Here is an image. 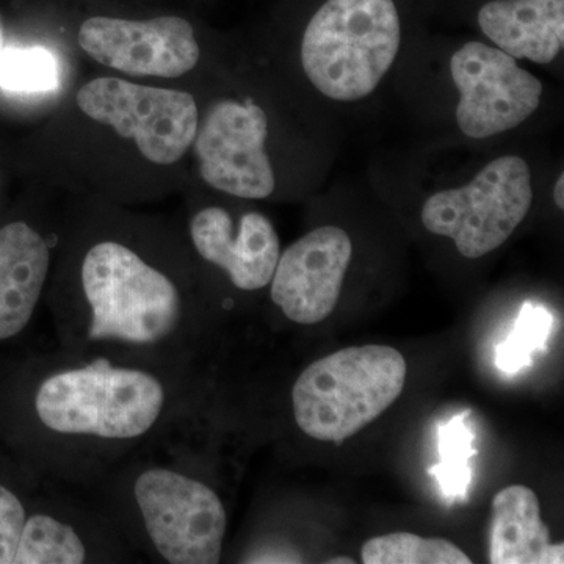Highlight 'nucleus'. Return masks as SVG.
Here are the masks:
<instances>
[{"instance_id": "obj_12", "label": "nucleus", "mask_w": 564, "mask_h": 564, "mask_svg": "<svg viewBox=\"0 0 564 564\" xmlns=\"http://www.w3.org/2000/svg\"><path fill=\"white\" fill-rule=\"evenodd\" d=\"M352 245L336 226H323L281 252L270 300L288 321L315 325L332 315L350 265Z\"/></svg>"}, {"instance_id": "obj_21", "label": "nucleus", "mask_w": 564, "mask_h": 564, "mask_svg": "<svg viewBox=\"0 0 564 564\" xmlns=\"http://www.w3.org/2000/svg\"><path fill=\"white\" fill-rule=\"evenodd\" d=\"M554 199L560 209H564V176L560 174L554 188Z\"/></svg>"}, {"instance_id": "obj_15", "label": "nucleus", "mask_w": 564, "mask_h": 564, "mask_svg": "<svg viewBox=\"0 0 564 564\" xmlns=\"http://www.w3.org/2000/svg\"><path fill=\"white\" fill-rule=\"evenodd\" d=\"M478 24L505 54L547 65L564 46V0H492Z\"/></svg>"}, {"instance_id": "obj_4", "label": "nucleus", "mask_w": 564, "mask_h": 564, "mask_svg": "<svg viewBox=\"0 0 564 564\" xmlns=\"http://www.w3.org/2000/svg\"><path fill=\"white\" fill-rule=\"evenodd\" d=\"M70 117L96 137H109L140 165L166 170L191 154L199 122L192 93L104 74L84 82L70 99Z\"/></svg>"}, {"instance_id": "obj_10", "label": "nucleus", "mask_w": 564, "mask_h": 564, "mask_svg": "<svg viewBox=\"0 0 564 564\" xmlns=\"http://www.w3.org/2000/svg\"><path fill=\"white\" fill-rule=\"evenodd\" d=\"M77 44L93 62L128 79H182L203 55L192 22L181 17H91L79 25Z\"/></svg>"}, {"instance_id": "obj_2", "label": "nucleus", "mask_w": 564, "mask_h": 564, "mask_svg": "<svg viewBox=\"0 0 564 564\" xmlns=\"http://www.w3.org/2000/svg\"><path fill=\"white\" fill-rule=\"evenodd\" d=\"M25 383L32 469L63 486L91 488L196 403L193 370L63 350L40 359Z\"/></svg>"}, {"instance_id": "obj_20", "label": "nucleus", "mask_w": 564, "mask_h": 564, "mask_svg": "<svg viewBox=\"0 0 564 564\" xmlns=\"http://www.w3.org/2000/svg\"><path fill=\"white\" fill-rule=\"evenodd\" d=\"M473 440V432L458 415L441 426V463L432 467L430 474L440 480L441 488L447 497L458 499L466 496L473 477L469 467L470 456L475 454Z\"/></svg>"}, {"instance_id": "obj_13", "label": "nucleus", "mask_w": 564, "mask_h": 564, "mask_svg": "<svg viewBox=\"0 0 564 564\" xmlns=\"http://www.w3.org/2000/svg\"><path fill=\"white\" fill-rule=\"evenodd\" d=\"M187 237L193 254L225 273L237 291L259 292L272 282L281 242L261 212H247L234 220L225 207H199L188 217Z\"/></svg>"}, {"instance_id": "obj_9", "label": "nucleus", "mask_w": 564, "mask_h": 564, "mask_svg": "<svg viewBox=\"0 0 564 564\" xmlns=\"http://www.w3.org/2000/svg\"><path fill=\"white\" fill-rule=\"evenodd\" d=\"M267 140L269 118L259 104L220 99L199 113L191 152L207 187L240 199H265L276 188Z\"/></svg>"}, {"instance_id": "obj_11", "label": "nucleus", "mask_w": 564, "mask_h": 564, "mask_svg": "<svg viewBox=\"0 0 564 564\" xmlns=\"http://www.w3.org/2000/svg\"><path fill=\"white\" fill-rule=\"evenodd\" d=\"M451 70L459 91L456 121L470 139L518 128L540 107L543 84L496 47L464 44L452 57Z\"/></svg>"}, {"instance_id": "obj_23", "label": "nucleus", "mask_w": 564, "mask_h": 564, "mask_svg": "<svg viewBox=\"0 0 564 564\" xmlns=\"http://www.w3.org/2000/svg\"><path fill=\"white\" fill-rule=\"evenodd\" d=\"M0 181H2V177H0Z\"/></svg>"}, {"instance_id": "obj_3", "label": "nucleus", "mask_w": 564, "mask_h": 564, "mask_svg": "<svg viewBox=\"0 0 564 564\" xmlns=\"http://www.w3.org/2000/svg\"><path fill=\"white\" fill-rule=\"evenodd\" d=\"M196 403L91 486L98 505L137 555L155 563L217 564L228 508L203 477L191 445Z\"/></svg>"}, {"instance_id": "obj_17", "label": "nucleus", "mask_w": 564, "mask_h": 564, "mask_svg": "<svg viewBox=\"0 0 564 564\" xmlns=\"http://www.w3.org/2000/svg\"><path fill=\"white\" fill-rule=\"evenodd\" d=\"M366 564H470L458 545L444 538L399 532L375 536L362 545Z\"/></svg>"}, {"instance_id": "obj_5", "label": "nucleus", "mask_w": 564, "mask_h": 564, "mask_svg": "<svg viewBox=\"0 0 564 564\" xmlns=\"http://www.w3.org/2000/svg\"><path fill=\"white\" fill-rule=\"evenodd\" d=\"M408 367L388 345L348 347L314 361L292 386V413L306 436L340 445L402 395Z\"/></svg>"}, {"instance_id": "obj_6", "label": "nucleus", "mask_w": 564, "mask_h": 564, "mask_svg": "<svg viewBox=\"0 0 564 564\" xmlns=\"http://www.w3.org/2000/svg\"><path fill=\"white\" fill-rule=\"evenodd\" d=\"M400 47L393 0H328L304 31L311 84L336 101H358L380 85Z\"/></svg>"}, {"instance_id": "obj_7", "label": "nucleus", "mask_w": 564, "mask_h": 564, "mask_svg": "<svg viewBox=\"0 0 564 564\" xmlns=\"http://www.w3.org/2000/svg\"><path fill=\"white\" fill-rule=\"evenodd\" d=\"M58 484L29 500L0 481V564L132 562L137 554L96 505Z\"/></svg>"}, {"instance_id": "obj_16", "label": "nucleus", "mask_w": 564, "mask_h": 564, "mask_svg": "<svg viewBox=\"0 0 564 564\" xmlns=\"http://www.w3.org/2000/svg\"><path fill=\"white\" fill-rule=\"evenodd\" d=\"M489 562L492 564H563L564 544L551 543L533 489L511 485L494 496Z\"/></svg>"}, {"instance_id": "obj_18", "label": "nucleus", "mask_w": 564, "mask_h": 564, "mask_svg": "<svg viewBox=\"0 0 564 564\" xmlns=\"http://www.w3.org/2000/svg\"><path fill=\"white\" fill-rule=\"evenodd\" d=\"M58 85V65L46 47H3L0 88L13 95H43Z\"/></svg>"}, {"instance_id": "obj_1", "label": "nucleus", "mask_w": 564, "mask_h": 564, "mask_svg": "<svg viewBox=\"0 0 564 564\" xmlns=\"http://www.w3.org/2000/svg\"><path fill=\"white\" fill-rule=\"evenodd\" d=\"M182 234L101 204L70 218L47 304L61 350L193 370L203 333Z\"/></svg>"}, {"instance_id": "obj_19", "label": "nucleus", "mask_w": 564, "mask_h": 564, "mask_svg": "<svg viewBox=\"0 0 564 564\" xmlns=\"http://www.w3.org/2000/svg\"><path fill=\"white\" fill-rule=\"evenodd\" d=\"M552 323L554 318L544 306L525 303L513 332L497 347L496 366L507 373L532 366L534 352L544 350Z\"/></svg>"}, {"instance_id": "obj_14", "label": "nucleus", "mask_w": 564, "mask_h": 564, "mask_svg": "<svg viewBox=\"0 0 564 564\" xmlns=\"http://www.w3.org/2000/svg\"><path fill=\"white\" fill-rule=\"evenodd\" d=\"M68 223L46 229L18 218L0 226V343L20 336L35 317Z\"/></svg>"}, {"instance_id": "obj_8", "label": "nucleus", "mask_w": 564, "mask_h": 564, "mask_svg": "<svg viewBox=\"0 0 564 564\" xmlns=\"http://www.w3.org/2000/svg\"><path fill=\"white\" fill-rule=\"evenodd\" d=\"M532 202L530 166L518 155H503L470 184L430 196L422 223L430 232L454 240L464 258L478 259L510 239Z\"/></svg>"}, {"instance_id": "obj_22", "label": "nucleus", "mask_w": 564, "mask_h": 564, "mask_svg": "<svg viewBox=\"0 0 564 564\" xmlns=\"http://www.w3.org/2000/svg\"><path fill=\"white\" fill-rule=\"evenodd\" d=\"M3 51V33L2 28H0V52Z\"/></svg>"}]
</instances>
